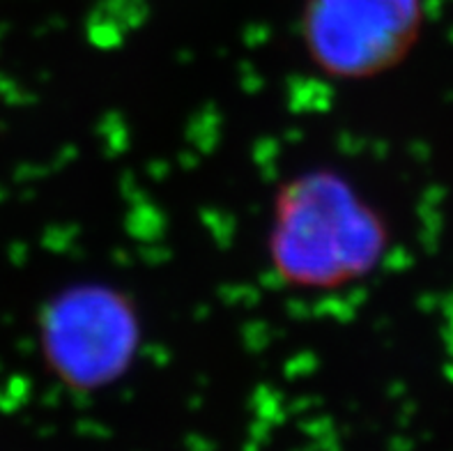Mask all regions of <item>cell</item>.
Instances as JSON below:
<instances>
[{
	"label": "cell",
	"instance_id": "obj_1",
	"mask_svg": "<svg viewBox=\"0 0 453 451\" xmlns=\"http://www.w3.org/2000/svg\"><path fill=\"white\" fill-rule=\"evenodd\" d=\"M382 249L380 219L339 177H299L279 194L272 260L295 286H341L373 268Z\"/></svg>",
	"mask_w": 453,
	"mask_h": 451
},
{
	"label": "cell",
	"instance_id": "obj_2",
	"mask_svg": "<svg viewBox=\"0 0 453 451\" xmlns=\"http://www.w3.org/2000/svg\"><path fill=\"white\" fill-rule=\"evenodd\" d=\"M421 17V0H309L306 49L329 74L373 76L412 49Z\"/></svg>",
	"mask_w": 453,
	"mask_h": 451
},
{
	"label": "cell",
	"instance_id": "obj_3",
	"mask_svg": "<svg viewBox=\"0 0 453 451\" xmlns=\"http://www.w3.org/2000/svg\"><path fill=\"white\" fill-rule=\"evenodd\" d=\"M46 360L63 383L97 389L125 371L134 353L129 308L106 291L58 299L44 323Z\"/></svg>",
	"mask_w": 453,
	"mask_h": 451
}]
</instances>
